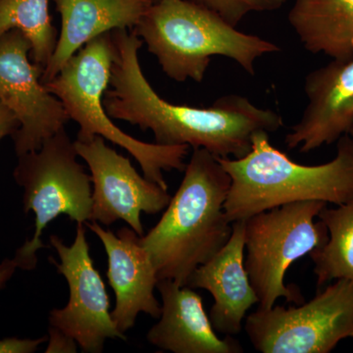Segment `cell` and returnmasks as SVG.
<instances>
[{
	"instance_id": "1",
	"label": "cell",
	"mask_w": 353,
	"mask_h": 353,
	"mask_svg": "<svg viewBox=\"0 0 353 353\" xmlns=\"http://www.w3.org/2000/svg\"><path fill=\"white\" fill-rule=\"evenodd\" d=\"M114 57L110 83L103 97L111 118L150 130L155 143L204 148L216 157L241 158L252 150L256 132H277L282 116L257 108L239 94L221 97L208 108H192L165 101L145 78L139 60L143 41L134 30L111 32Z\"/></svg>"
},
{
	"instance_id": "2",
	"label": "cell",
	"mask_w": 353,
	"mask_h": 353,
	"mask_svg": "<svg viewBox=\"0 0 353 353\" xmlns=\"http://www.w3.org/2000/svg\"><path fill=\"white\" fill-rule=\"evenodd\" d=\"M231 182L215 155L194 148L182 183L161 219L145 236H139L158 281L187 285L197 267L226 245L233 232L224 209Z\"/></svg>"
},
{
	"instance_id": "3",
	"label": "cell",
	"mask_w": 353,
	"mask_h": 353,
	"mask_svg": "<svg viewBox=\"0 0 353 353\" xmlns=\"http://www.w3.org/2000/svg\"><path fill=\"white\" fill-rule=\"evenodd\" d=\"M328 163H296L274 148L269 132H255L252 150L241 158L217 157L231 176L224 209L228 220H245L272 208L305 201L336 205L353 197V138L341 137Z\"/></svg>"
},
{
	"instance_id": "4",
	"label": "cell",
	"mask_w": 353,
	"mask_h": 353,
	"mask_svg": "<svg viewBox=\"0 0 353 353\" xmlns=\"http://www.w3.org/2000/svg\"><path fill=\"white\" fill-rule=\"evenodd\" d=\"M134 30L162 71L176 82H202L213 57L230 58L254 75L259 58L281 51L277 44L238 31L192 0L152 3Z\"/></svg>"
},
{
	"instance_id": "5",
	"label": "cell",
	"mask_w": 353,
	"mask_h": 353,
	"mask_svg": "<svg viewBox=\"0 0 353 353\" xmlns=\"http://www.w3.org/2000/svg\"><path fill=\"white\" fill-rule=\"evenodd\" d=\"M114 57L110 32L92 39L70 58L54 78L43 83L80 127L77 141L102 137L126 150L148 180L168 190L163 172L185 171L189 145H161L132 138L111 121L103 104Z\"/></svg>"
},
{
	"instance_id": "6",
	"label": "cell",
	"mask_w": 353,
	"mask_h": 353,
	"mask_svg": "<svg viewBox=\"0 0 353 353\" xmlns=\"http://www.w3.org/2000/svg\"><path fill=\"white\" fill-rule=\"evenodd\" d=\"M77 158L75 143L65 129L46 139L39 150L18 157L14 180L23 189L26 214H34V236L13 257L18 268H36L38 252L46 248L41 234L53 220L61 215L77 224L85 225L90 220L92 179Z\"/></svg>"
},
{
	"instance_id": "7",
	"label": "cell",
	"mask_w": 353,
	"mask_h": 353,
	"mask_svg": "<svg viewBox=\"0 0 353 353\" xmlns=\"http://www.w3.org/2000/svg\"><path fill=\"white\" fill-rule=\"evenodd\" d=\"M327 204L292 202L245 219V266L259 297V308L270 309L279 299L303 303L301 290L285 285V276L290 265L328 241L326 225L314 221Z\"/></svg>"
},
{
	"instance_id": "8",
	"label": "cell",
	"mask_w": 353,
	"mask_h": 353,
	"mask_svg": "<svg viewBox=\"0 0 353 353\" xmlns=\"http://www.w3.org/2000/svg\"><path fill=\"white\" fill-rule=\"evenodd\" d=\"M245 330L262 353H329L353 338V283L336 280L299 307L257 309Z\"/></svg>"
},
{
	"instance_id": "9",
	"label": "cell",
	"mask_w": 353,
	"mask_h": 353,
	"mask_svg": "<svg viewBox=\"0 0 353 353\" xmlns=\"http://www.w3.org/2000/svg\"><path fill=\"white\" fill-rule=\"evenodd\" d=\"M50 243L60 259L50 261L66 279L69 301L65 307L50 311V326L73 338L83 352H103L108 339L126 341L127 336L118 331L111 317L110 301L90 257L85 224L77 225L71 245L55 234L50 236Z\"/></svg>"
},
{
	"instance_id": "10",
	"label": "cell",
	"mask_w": 353,
	"mask_h": 353,
	"mask_svg": "<svg viewBox=\"0 0 353 353\" xmlns=\"http://www.w3.org/2000/svg\"><path fill=\"white\" fill-rule=\"evenodd\" d=\"M31 51L19 30L0 37V101L20 123L11 136L17 157L39 150L70 120L62 102L41 82L44 70L30 61Z\"/></svg>"
},
{
	"instance_id": "11",
	"label": "cell",
	"mask_w": 353,
	"mask_h": 353,
	"mask_svg": "<svg viewBox=\"0 0 353 353\" xmlns=\"http://www.w3.org/2000/svg\"><path fill=\"white\" fill-rule=\"evenodd\" d=\"M78 157L85 160L92 183L90 221L110 226L123 220L139 236H143L141 213L157 214L168 205V190L141 176L129 158L119 154L97 136L74 141Z\"/></svg>"
},
{
	"instance_id": "12",
	"label": "cell",
	"mask_w": 353,
	"mask_h": 353,
	"mask_svg": "<svg viewBox=\"0 0 353 353\" xmlns=\"http://www.w3.org/2000/svg\"><path fill=\"white\" fill-rule=\"evenodd\" d=\"M308 103L285 136L288 148L308 153L332 145L353 129V58L332 59L304 81Z\"/></svg>"
},
{
	"instance_id": "13",
	"label": "cell",
	"mask_w": 353,
	"mask_h": 353,
	"mask_svg": "<svg viewBox=\"0 0 353 353\" xmlns=\"http://www.w3.org/2000/svg\"><path fill=\"white\" fill-rule=\"evenodd\" d=\"M85 226L97 234L108 259V283L115 294L111 317L116 328L124 334L136 324L139 313L155 319L161 315V304L154 296L158 279L150 254L132 229L121 228L117 234L88 221Z\"/></svg>"
},
{
	"instance_id": "14",
	"label": "cell",
	"mask_w": 353,
	"mask_h": 353,
	"mask_svg": "<svg viewBox=\"0 0 353 353\" xmlns=\"http://www.w3.org/2000/svg\"><path fill=\"white\" fill-rule=\"evenodd\" d=\"M232 227L233 232L226 245L206 263L197 267L187 285L210 292L214 304L209 319L216 332L226 336L240 334L246 312L259 304L245 266V220L234 221Z\"/></svg>"
},
{
	"instance_id": "15",
	"label": "cell",
	"mask_w": 353,
	"mask_h": 353,
	"mask_svg": "<svg viewBox=\"0 0 353 353\" xmlns=\"http://www.w3.org/2000/svg\"><path fill=\"white\" fill-rule=\"evenodd\" d=\"M161 296L159 321L148 331L152 345L174 353H241L243 347L231 336L220 339L202 303V297L188 285L158 281Z\"/></svg>"
},
{
	"instance_id": "16",
	"label": "cell",
	"mask_w": 353,
	"mask_h": 353,
	"mask_svg": "<svg viewBox=\"0 0 353 353\" xmlns=\"http://www.w3.org/2000/svg\"><path fill=\"white\" fill-rule=\"evenodd\" d=\"M61 17V31L41 82L57 76L65 63L92 39L115 31L134 30L146 11L150 0H54Z\"/></svg>"
},
{
	"instance_id": "17",
	"label": "cell",
	"mask_w": 353,
	"mask_h": 353,
	"mask_svg": "<svg viewBox=\"0 0 353 353\" xmlns=\"http://www.w3.org/2000/svg\"><path fill=\"white\" fill-rule=\"evenodd\" d=\"M288 19L309 52L352 59L353 0H294Z\"/></svg>"
},
{
	"instance_id": "18",
	"label": "cell",
	"mask_w": 353,
	"mask_h": 353,
	"mask_svg": "<svg viewBox=\"0 0 353 353\" xmlns=\"http://www.w3.org/2000/svg\"><path fill=\"white\" fill-rule=\"evenodd\" d=\"M318 218L326 225L329 239L309 253L314 263L317 290L334 280L353 283V197L338 208L326 206Z\"/></svg>"
},
{
	"instance_id": "19",
	"label": "cell",
	"mask_w": 353,
	"mask_h": 353,
	"mask_svg": "<svg viewBox=\"0 0 353 353\" xmlns=\"http://www.w3.org/2000/svg\"><path fill=\"white\" fill-rule=\"evenodd\" d=\"M50 0H0V37L19 30L32 44V62L43 70L50 63L58 34L50 14Z\"/></svg>"
},
{
	"instance_id": "20",
	"label": "cell",
	"mask_w": 353,
	"mask_h": 353,
	"mask_svg": "<svg viewBox=\"0 0 353 353\" xmlns=\"http://www.w3.org/2000/svg\"><path fill=\"white\" fill-rule=\"evenodd\" d=\"M217 13L229 24L236 27L248 14L270 12L284 6L287 0H192Z\"/></svg>"
},
{
	"instance_id": "21",
	"label": "cell",
	"mask_w": 353,
	"mask_h": 353,
	"mask_svg": "<svg viewBox=\"0 0 353 353\" xmlns=\"http://www.w3.org/2000/svg\"><path fill=\"white\" fill-rule=\"evenodd\" d=\"M48 340V336L39 339L6 338L0 340V353H32L39 345Z\"/></svg>"
},
{
	"instance_id": "22",
	"label": "cell",
	"mask_w": 353,
	"mask_h": 353,
	"mask_svg": "<svg viewBox=\"0 0 353 353\" xmlns=\"http://www.w3.org/2000/svg\"><path fill=\"white\" fill-rule=\"evenodd\" d=\"M48 332H50V338H48V345L46 352H77L78 343L73 338L54 327L50 326Z\"/></svg>"
},
{
	"instance_id": "23",
	"label": "cell",
	"mask_w": 353,
	"mask_h": 353,
	"mask_svg": "<svg viewBox=\"0 0 353 353\" xmlns=\"http://www.w3.org/2000/svg\"><path fill=\"white\" fill-rule=\"evenodd\" d=\"M19 126L15 114L0 101V141L6 137L12 136Z\"/></svg>"
},
{
	"instance_id": "24",
	"label": "cell",
	"mask_w": 353,
	"mask_h": 353,
	"mask_svg": "<svg viewBox=\"0 0 353 353\" xmlns=\"http://www.w3.org/2000/svg\"><path fill=\"white\" fill-rule=\"evenodd\" d=\"M17 269V263L14 259H6L0 262V290L6 287Z\"/></svg>"
},
{
	"instance_id": "25",
	"label": "cell",
	"mask_w": 353,
	"mask_h": 353,
	"mask_svg": "<svg viewBox=\"0 0 353 353\" xmlns=\"http://www.w3.org/2000/svg\"><path fill=\"white\" fill-rule=\"evenodd\" d=\"M150 1H152V3H155V2L159 1V0H150Z\"/></svg>"
},
{
	"instance_id": "26",
	"label": "cell",
	"mask_w": 353,
	"mask_h": 353,
	"mask_svg": "<svg viewBox=\"0 0 353 353\" xmlns=\"http://www.w3.org/2000/svg\"><path fill=\"white\" fill-rule=\"evenodd\" d=\"M350 136H352V138H353V129L352 130V131H350Z\"/></svg>"
}]
</instances>
